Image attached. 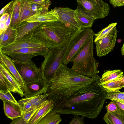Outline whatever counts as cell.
I'll return each mask as SVG.
<instances>
[{
    "instance_id": "cell-27",
    "label": "cell",
    "mask_w": 124,
    "mask_h": 124,
    "mask_svg": "<svg viewBox=\"0 0 124 124\" xmlns=\"http://www.w3.org/2000/svg\"><path fill=\"white\" fill-rule=\"evenodd\" d=\"M121 78L113 81L102 85L107 93L118 91L122 88L121 83Z\"/></svg>"
},
{
    "instance_id": "cell-28",
    "label": "cell",
    "mask_w": 124,
    "mask_h": 124,
    "mask_svg": "<svg viewBox=\"0 0 124 124\" xmlns=\"http://www.w3.org/2000/svg\"><path fill=\"white\" fill-rule=\"evenodd\" d=\"M0 92L3 93L13 92L15 93L14 88L6 78L0 72Z\"/></svg>"
},
{
    "instance_id": "cell-34",
    "label": "cell",
    "mask_w": 124,
    "mask_h": 124,
    "mask_svg": "<svg viewBox=\"0 0 124 124\" xmlns=\"http://www.w3.org/2000/svg\"><path fill=\"white\" fill-rule=\"evenodd\" d=\"M0 98L3 101H7L15 103H18L10 92L7 93L0 92Z\"/></svg>"
},
{
    "instance_id": "cell-30",
    "label": "cell",
    "mask_w": 124,
    "mask_h": 124,
    "mask_svg": "<svg viewBox=\"0 0 124 124\" xmlns=\"http://www.w3.org/2000/svg\"><path fill=\"white\" fill-rule=\"evenodd\" d=\"M117 24V22L111 23L95 34L94 37V42L105 37L114 27H116Z\"/></svg>"
},
{
    "instance_id": "cell-5",
    "label": "cell",
    "mask_w": 124,
    "mask_h": 124,
    "mask_svg": "<svg viewBox=\"0 0 124 124\" xmlns=\"http://www.w3.org/2000/svg\"><path fill=\"white\" fill-rule=\"evenodd\" d=\"M67 46L50 49L41 64L40 69L43 77L48 83L56 78V73L62 60Z\"/></svg>"
},
{
    "instance_id": "cell-20",
    "label": "cell",
    "mask_w": 124,
    "mask_h": 124,
    "mask_svg": "<svg viewBox=\"0 0 124 124\" xmlns=\"http://www.w3.org/2000/svg\"><path fill=\"white\" fill-rule=\"evenodd\" d=\"M103 119L107 124H124V111L118 108L115 111L107 112Z\"/></svg>"
},
{
    "instance_id": "cell-41",
    "label": "cell",
    "mask_w": 124,
    "mask_h": 124,
    "mask_svg": "<svg viewBox=\"0 0 124 124\" xmlns=\"http://www.w3.org/2000/svg\"><path fill=\"white\" fill-rule=\"evenodd\" d=\"M9 124H29L24 120L23 116L14 119Z\"/></svg>"
},
{
    "instance_id": "cell-22",
    "label": "cell",
    "mask_w": 124,
    "mask_h": 124,
    "mask_svg": "<svg viewBox=\"0 0 124 124\" xmlns=\"http://www.w3.org/2000/svg\"><path fill=\"white\" fill-rule=\"evenodd\" d=\"M21 8L20 0H15L11 12L10 25L12 28H15L20 23V17Z\"/></svg>"
},
{
    "instance_id": "cell-47",
    "label": "cell",
    "mask_w": 124,
    "mask_h": 124,
    "mask_svg": "<svg viewBox=\"0 0 124 124\" xmlns=\"http://www.w3.org/2000/svg\"><path fill=\"white\" fill-rule=\"evenodd\" d=\"M122 101L124 103V99H123V101Z\"/></svg>"
},
{
    "instance_id": "cell-21",
    "label": "cell",
    "mask_w": 124,
    "mask_h": 124,
    "mask_svg": "<svg viewBox=\"0 0 124 124\" xmlns=\"http://www.w3.org/2000/svg\"><path fill=\"white\" fill-rule=\"evenodd\" d=\"M124 75L123 72L120 69L107 70L104 72L101 77L100 83L102 85L121 78Z\"/></svg>"
},
{
    "instance_id": "cell-39",
    "label": "cell",
    "mask_w": 124,
    "mask_h": 124,
    "mask_svg": "<svg viewBox=\"0 0 124 124\" xmlns=\"http://www.w3.org/2000/svg\"><path fill=\"white\" fill-rule=\"evenodd\" d=\"M109 2L114 7L124 6V0H110Z\"/></svg>"
},
{
    "instance_id": "cell-19",
    "label": "cell",
    "mask_w": 124,
    "mask_h": 124,
    "mask_svg": "<svg viewBox=\"0 0 124 124\" xmlns=\"http://www.w3.org/2000/svg\"><path fill=\"white\" fill-rule=\"evenodd\" d=\"M0 72L6 78L14 88L15 93H17L21 97L24 96L21 85L10 74L4 65L0 62Z\"/></svg>"
},
{
    "instance_id": "cell-38",
    "label": "cell",
    "mask_w": 124,
    "mask_h": 124,
    "mask_svg": "<svg viewBox=\"0 0 124 124\" xmlns=\"http://www.w3.org/2000/svg\"><path fill=\"white\" fill-rule=\"evenodd\" d=\"M107 112H111L116 111L118 108L116 104L112 101L107 105L105 107Z\"/></svg>"
},
{
    "instance_id": "cell-17",
    "label": "cell",
    "mask_w": 124,
    "mask_h": 124,
    "mask_svg": "<svg viewBox=\"0 0 124 124\" xmlns=\"http://www.w3.org/2000/svg\"><path fill=\"white\" fill-rule=\"evenodd\" d=\"M54 103L47 99L41 106L37 112L29 122V124H37L49 112L52 111Z\"/></svg>"
},
{
    "instance_id": "cell-1",
    "label": "cell",
    "mask_w": 124,
    "mask_h": 124,
    "mask_svg": "<svg viewBox=\"0 0 124 124\" xmlns=\"http://www.w3.org/2000/svg\"><path fill=\"white\" fill-rule=\"evenodd\" d=\"M101 78L95 75L92 81L74 95L53 101L52 111L60 114L96 118L103 108L107 93L101 84Z\"/></svg>"
},
{
    "instance_id": "cell-24",
    "label": "cell",
    "mask_w": 124,
    "mask_h": 124,
    "mask_svg": "<svg viewBox=\"0 0 124 124\" xmlns=\"http://www.w3.org/2000/svg\"><path fill=\"white\" fill-rule=\"evenodd\" d=\"M21 11L20 15V22L26 21L29 18L36 13L32 10L30 0H20Z\"/></svg>"
},
{
    "instance_id": "cell-6",
    "label": "cell",
    "mask_w": 124,
    "mask_h": 124,
    "mask_svg": "<svg viewBox=\"0 0 124 124\" xmlns=\"http://www.w3.org/2000/svg\"><path fill=\"white\" fill-rule=\"evenodd\" d=\"M95 34L91 29H81L73 33L67 45L62 64L67 65L72 62L78 52Z\"/></svg>"
},
{
    "instance_id": "cell-36",
    "label": "cell",
    "mask_w": 124,
    "mask_h": 124,
    "mask_svg": "<svg viewBox=\"0 0 124 124\" xmlns=\"http://www.w3.org/2000/svg\"><path fill=\"white\" fill-rule=\"evenodd\" d=\"M14 1H11L1 9L0 12V15L1 16L4 14L8 13L9 14L11 13Z\"/></svg>"
},
{
    "instance_id": "cell-13",
    "label": "cell",
    "mask_w": 124,
    "mask_h": 124,
    "mask_svg": "<svg viewBox=\"0 0 124 124\" xmlns=\"http://www.w3.org/2000/svg\"><path fill=\"white\" fill-rule=\"evenodd\" d=\"M42 22H29L26 21L20 22L15 28L17 32L16 41L22 39H31L33 31L42 23Z\"/></svg>"
},
{
    "instance_id": "cell-18",
    "label": "cell",
    "mask_w": 124,
    "mask_h": 124,
    "mask_svg": "<svg viewBox=\"0 0 124 124\" xmlns=\"http://www.w3.org/2000/svg\"><path fill=\"white\" fill-rule=\"evenodd\" d=\"M76 21L81 29H91L95 19L78 8L74 10Z\"/></svg>"
},
{
    "instance_id": "cell-15",
    "label": "cell",
    "mask_w": 124,
    "mask_h": 124,
    "mask_svg": "<svg viewBox=\"0 0 124 124\" xmlns=\"http://www.w3.org/2000/svg\"><path fill=\"white\" fill-rule=\"evenodd\" d=\"M44 47H45L41 44L31 39H22L16 41L9 45L0 48V50L3 53H4L27 48Z\"/></svg>"
},
{
    "instance_id": "cell-14",
    "label": "cell",
    "mask_w": 124,
    "mask_h": 124,
    "mask_svg": "<svg viewBox=\"0 0 124 124\" xmlns=\"http://www.w3.org/2000/svg\"><path fill=\"white\" fill-rule=\"evenodd\" d=\"M0 62L5 67L8 71L21 85L22 88L25 85V82L17 70L11 58L4 54L0 50Z\"/></svg>"
},
{
    "instance_id": "cell-31",
    "label": "cell",
    "mask_w": 124,
    "mask_h": 124,
    "mask_svg": "<svg viewBox=\"0 0 124 124\" xmlns=\"http://www.w3.org/2000/svg\"><path fill=\"white\" fill-rule=\"evenodd\" d=\"M106 98L110 100L111 101H122L124 99V92L119 91L117 92L107 93Z\"/></svg>"
},
{
    "instance_id": "cell-10",
    "label": "cell",
    "mask_w": 124,
    "mask_h": 124,
    "mask_svg": "<svg viewBox=\"0 0 124 124\" xmlns=\"http://www.w3.org/2000/svg\"><path fill=\"white\" fill-rule=\"evenodd\" d=\"M49 12L73 32L81 29L75 18L74 10L67 7H55Z\"/></svg>"
},
{
    "instance_id": "cell-26",
    "label": "cell",
    "mask_w": 124,
    "mask_h": 124,
    "mask_svg": "<svg viewBox=\"0 0 124 124\" xmlns=\"http://www.w3.org/2000/svg\"><path fill=\"white\" fill-rule=\"evenodd\" d=\"M61 120L60 114L51 111L37 124H59Z\"/></svg>"
},
{
    "instance_id": "cell-23",
    "label": "cell",
    "mask_w": 124,
    "mask_h": 124,
    "mask_svg": "<svg viewBox=\"0 0 124 124\" xmlns=\"http://www.w3.org/2000/svg\"><path fill=\"white\" fill-rule=\"evenodd\" d=\"M17 32L15 28H12L10 25L4 33L3 39L0 43V48L9 45L16 41Z\"/></svg>"
},
{
    "instance_id": "cell-45",
    "label": "cell",
    "mask_w": 124,
    "mask_h": 124,
    "mask_svg": "<svg viewBox=\"0 0 124 124\" xmlns=\"http://www.w3.org/2000/svg\"><path fill=\"white\" fill-rule=\"evenodd\" d=\"M121 53L122 55L124 57V48L123 50H121Z\"/></svg>"
},
{
    "instance_id": "cell-42",
    "label": "cell",
    "mask_w": 124,
    "mask_h": 124,
    "mask_svg": "<svg viewBox=\"0 0 124 124\" xmlns=\"http://www.w3.org/2000/svg\"><path fill=\"white\" fill-rule=\"evenodd\" d=\"M115 103L118 108L124 111V103L123 102L116 100L112 101Z\"/></svg>"
},
{
    "instance_id": "cell-25",
    "label": "cell",
    "mask_w": 124,
    "mask_h": 124,
    "mask_svg": "<svg viewBox=\"0 0 124 124\" xmlns=\"http://www.w3.org/2000/svg\"><path fill=\"white\" fill-rule=\"evenodd\" d=\"M29 22H39L45 23L58 21L57 18L49 11L36 14L29 18L27 20Z\"/></svg>"
},
{
    "instance_id": "cell-32",
    "label": "cell",
    "mask_w": 124,
    "mask_h": 124,
    "mask_svg": "<svg viewBox=\"0 0 124 124\" xmlns=\"http://www.w3.org/2000/svg\"><path fill=\"white\" fill-rule=\"evenodd\" d=\"M18 103L22 107L23 116L27 112L37 108L34 106L30 101H26L23 98L20 100Z\"/></svg>"
},
{
    "instance_id": "cell-46",
    "label": "cell",
    "mask_w": 124,
    "mask_h": 124,
    "mask_svg": "<svg viewBox=\"0 0 124 124\" xmlns=\"http://www.w3.org/2000/svg\"><path fill=\"white\" fill-rule=\"evenodd\" d=\"M124 42H123V45L122 46V47H121V50H123L124 48Z\"/></svg>"
},
{
    "instance_id": "cell-4",
    "label": "cell",
    "mask_w": 124,
    "mask_h": 124,
    "mask_svg": "<svg viewBox=\"0 0 124 124\" xmlns=\"http://www.w3.org/2000/svg\"><path fill=\"white\" fill-rule=\"evenodd\" d=\"M31 39L50 50L62 47L64 42L65 35L61 29L50 28L42 23L33 31Z\"/></svg>"
},
{
    "instance_id": "cell-16",
    "label": "cell",
    "mask_w": 124,
    "mask_h": 124,
    "mask_svg": "<svg viewBox=\"0 0 124 124\" xmlns=\"http://www.w3.org/2000/svg\"><path fill=\"white\" fill-rule=\"evenodd\" d=\"M3 101L4 112L8 118L13 120L23 116L22 107L18 103L7 101Z\"/></svg>"
},
{
    "instance_id": "cell-9",
    "label": "cell",
    "mask_w": 124,
    "mask_h": 124,
    "mask_svg": "<svg viewBox=\"0 0 124 124\" xmlns=\"http://www.w3.org/2000/svg\"><path fill=\"white\" fill-rule=\"evenodd\" d=\"M50 49L45 47L27 48L3 53L14 61L24 62L31 60L34 57L41 56L44 57Z\"/></svg>"
},
{
    "instance_id": "cell-44",
    "label": "cell",
    "mask_w": 124,
    "mask_h": 124,
    "mask_svg": "<svg viewBox=\"0 0 124 124\" xmlns=\"http://www.w3.org/2000/svg\"><path fill=\"white\" fill-rule=\"evenodd\" d=\"M121 83L122 88L124 87V76L122 77L121 78Z\"/></svg>"
},
{
    "instance_id": "cell-11",
    "label": "cell",
    "mask_w": 124,
    "mask_h": 124,
    "mask_svg": "<svg viewBox=\"0 0 124 124\" xmlns=\"http://www.w3.org/2000/svg\"><path fill=\"white\" fill-rule=\"evenodd\" d=\"M118 31L114 27L105 37L95 42L97 56L101 57L111 52L115 46Z\"/></svg>"
},
{
    "instance_id": "cell-43",
    "label": "cell",
    "mask_w": 124,
    "mask_h": 124,
    "mask_svg": "<svg viewBox=\"0 0 124 124\" xmlns=\"http://www.w3.org/2000/svg\"><path fill=\"white\" fill-rule=\"evenodd\" d=\"M9 14L8 13H5L3 14L0 18V22H6L9 16Z\"/></svg>"
},
{
    "instance_id": "cell-12",
    "label": "cell",
    "mask_w": 124,
    "mask_h": 124,
    "mask_svg": "<svg viewBox=\"0 0 124 124\" xmlns=\"http://www.w3.org/2000/svg\"><path fill=\"white\" fill-rule=\"evenodd\" d=\"M47 83L45 80H41L25 83L22 88L25 98L42 95L46 91Z\"/></svg>"
},
{
    "instance_id": "cell-7",
    "label": "cell",
    "mask_w": 124,
    "mask_h": 124,
    "mask_svg": "<svg viewBox=\"0 0 124 124\" xmlns=\"http://www.w3.org/2000/svg\"><path fill=\"white\" fill-rule=\"evenodd\" d=\"M77 7L96 20L104 18L110 11L109 5L101 0H77Z\"/></svg>"
},
{
    "instance_id": "cell-29",
    "label": "cell",
    "mask_w": 124,
    "mask_h": 124,
    "mask_svg": "<svg viewBox=\"0 0 124 124\" xmlns=\"http://www.w3.org/2000/svg\"><path fill=\"white\" fill-rule=\"evenodd\" d=\"M48 94H44L32 97L25 98V100L30 101L35 107H37L41 105L47 99Z\"/></svg>"
},
{
    "instance_id": "cell-33",
    "label": "cell",
    "mask_w": 124,
    "mask_h": 124,
    "mask_svg": "<svg viewBox=\"0 0 124 124\" xmlns=\"http://www.w3.org/2000/svg\"><path fill=\"white\" fill-rule=\"evenodd\" d=\"M32 10L36 14L48 11L49 7L35 3H31Z\"/></svg>"
},
{
    "instance_id": "cell-40",
    "label": "cell",
    "mask_w": 124,
    "mask_h": 124,
    "mask_svg": "<svg viewBox=\"0 0 124 124\" xmlns=\"http://www.w3.org/2000/svg\"><path fill=\"white\" fill-rule=\"evenodd\" d=\"M31 3H35L49 7L51 4V2L49 0H30Z\"/></svg>"
},
{
    "instance_id": "cell-3",
    "label": "cell",
    "mask_w": 124,
    "mask_h": 124,
    "mask_svg": "<svg viewBox=\"0 0 124 124\" xmlns=\"http://www.w3.org/2000/svg\"><path fill=\"white\" fill-rule=\"evenodd\" d=\"M94 37L90 38L78 52L72 62L71 69L78 73L89 77L97 74L99 62L93 56Z\"/></svg>"
},
{
    "instance_id": "cell-37",
    "label": "cell",
    "mask_w": 124,
    "mask_h": 124,
    "mask_svg": "<svg viewBox=\"0 0 124 124\" xmlns=\"http://www.w3.org/2000/svg\"><path fill=\"white\" fill-rule=\"evenodd\" d=\"M85 117L79 116H75L72 119L69 124H84V119Z\"/></svg>"
},
{
    "instance_id": "cell-8",
    "label": "cell",
    "mask_w": 124,
    "mask_h": 124,
    "mask_svg": "<svg viewBox=\"0 0 124 124\" xmlns=\"http://www.w3.org/2000/svg\"><path fill=\"white\" fill-rule=\"evenodd\" d=\"M14 63L25 83L45 80L41 69L37 67L32 60L24 62L14 61Z\"/></svg>"
},
{
    "instance_id": "cell-35",
    "label": "cell",
    "mask_w": 124,
    "mask_h": 124,
    "mask_svg": "<svg viewBox=\"0 0 124 124\" xmlns=\"http://www.w3.org/2000/svg\"><path fill=\"white\" fill-rule=\"evenodd\" d=\"M41 105L26 112L23 116V118L24 121L27 123L29 122L33 116L37 112Z\"/></svg>"
},
{
    "instance_id": "cell-2",
    "label": "cell",
    "mask_w": 124,
    "mask_h": 124,
    "mask_svg": "<svg viewBox=\"0 0 124 124\" xmlns=\"http://www.w3.org/2000/svg\"><path fill=\"white\" fill-rule=\"evenodd\" d=\"M91 77L80 75L67 65L62 64L56 73V78L47 84L44 94H48L47 99L53 102L74 95L92 81Z\"/></svg>"
}]
</instances>
